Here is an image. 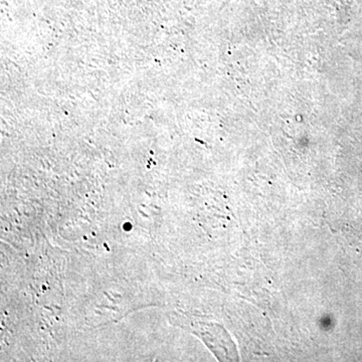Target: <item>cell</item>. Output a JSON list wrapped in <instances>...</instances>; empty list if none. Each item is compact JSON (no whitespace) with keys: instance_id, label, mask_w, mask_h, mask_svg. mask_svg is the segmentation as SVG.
I'll return each mask as SVG.
<instances>
[]
</instances>
